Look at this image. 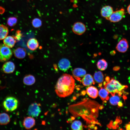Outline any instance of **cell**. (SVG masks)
Returning <instances> with one entry per match:
<instances>
[{
    "label": "cell",
    "mask_w": 130,
    "mask_h": 130,
    "mask_svg": "<svg viewBox=\"0 0 130 130\" xmlns=\"http://www.w3.org/2000/svg\"><path fill=\"white\" fill-rule=\"evenodd\" d=\"M39 46L38 41L35 38L30 39L27 42V47L32 51H34L36 50L39 47Z\"/></svg>",
    "instance_id": "cell-17"
},
{
    "label": "cell",
    "mask_w": 130,
    "mask_h": 130,
    "mask_svg": "<svg viewBox=\"0 0 130 130\" xmlns=\"http://www.w3.org/2000/svg\"><path fill=\"white\" fill-rule=\"evenodd\" d=\"M120 69V67L119 66H116L113 68V70L115 71H117L118 70Z\"/></svg>",
    "instance_id": "cell-31"
},
{
    "label": "cell",
    "mask_w": 130,
    "mask_h": 130,
    "mask_svg": "<svg viewBox=\"0 0 130 130\" xmlns=\"http://www.w3.org/2000/svg\"><path fill=\"white\" fill-rule=\"evenodd\" d=\"M127 11L129 14L130 15V4L127 7Z\"/></svg>",
    "instance_id": "cell-32"
},
{
    "label": "cell",
    "mask_w": 130,
    "mask_h": 130,
    "mask_svg": "<svg viewBox=\"0 0 130 130\" xmlns=\"http://www.w3.org/2000/svg\"><path fill=\"white\" fill-rule=\"evenodd\" d=\"M18 104V101L16 98L12 97H9L5 99L3 105L7 111H12L17 108Z\"/></svg>",
    "instance_id": "cell-4"
},
{
    "label": "cell",
    "mask_w": 130,
    "mask_h": 130,
    "mask_svg": "<svg viewBox=\"0 0 130 130\" xmlns=\"http://www.w3.org/2000/svg\"><path fill=\"white\" fill-rule=\"evenodd\" d=\"M23 36L21 31L20 30H17L16 31L15 35L13 36L16 41H18L21 39Z\"/></svg>",
    "instance_id": "cell-30"
},
{
    "label": "cell",
    "mask_w": 130,
    "mask_h": 130,
    "mask_svg": "<svg viewBox=\"0 0 130 130\" xmlns=\"http://www.w3.org/2000/svg\"><path fill=\"white\" fill-rule=\"evenodd\" d=\"M10 117L8 114L5 112L0 113V125H6L10 122Z\"/></svg>",
    "instance_id": "cell-21"
},
{
    "label": "cell",
    "mask_w": 130,
    "mask_h": 130,
    "mask_svg": "<svg viewBox=\"0 0 130 130\" xmlns=\"http://www.w3.org/2000/svg\"><path fill=\"white\" fill-rule=\"evenodd\" d=\"M13 52L15 56L20 59L24 58L26 55L25 49L21 47H18L15 49Z\"/></svg>",
    "instance_id": "cell-16"
},
{
    "label": "cell",
    "mask_w": 130,
    "mask_h": 130,
    "mask_svg": "<svg viewBox=\"0 0 130 130\" xmlns=\"http://www.w3.org/2000/svg\"><path fill=\"white\" fill-rule=\"evenodd\" d=\"M35 82V77L31 75L26 76L23 79L24 84L27 85H31L34 84Z\"/></svg>",
    "instance_id": "cell-22"
},
{
    "label": "cell",
    "mask_w": 130,
    "mask_h": 130,
    "mask_svg": "<svg viewBox=\"0 0 130 130\" xmlns=\"http://www.w3.org/2000/svg\"><path fill=\"white\" fill-rule=\"evenodd\" d=\"M126 128L127 130H130V124H128L126 126Z\"/></svg>",
    "instance_id": "cell-33"
},
{
    "label": "cell",
    "mask_w": 130,
    "mask_h": 130,
    "mask_svg": "<svg viewBox=\"0 0 130 130\" xmlns=\"http://www.w3.org/2000/svg\"><path fill=\"white\" fill-rule=\"evenodd\" d=\"M2 68L4 72L9 74L12 73L14 71L15 66L13 62L10 61H7L3 64Z\"/></svg>",
    "instance_id": "cell-13"
},
{
    "label": "cell",
    "mask_w": 130,
    "mask_h": 130,
    "mask_svg": "<svg viewBox=\"0 0 130 130\" xmlns=\"http://www.w3.org/2000/svg\"><path fill=\"white\" fill-rule=\"evenodd\" d=\"M17 21V18L15 17H12L9 18L7 20V25L9 26L13 27L14 26Z\"/></svg>",
    "instance_id": "cell-28"
},
{
    "label": "cell",
    "mask_w": 130,
    "mask_h": 130,
    "mask_svg": "<svg viewBox=\"0 0 130 130\" xmlns=\"http://www.w3.org/2000/svg\"><path fill=\"white\" fill-rule=\"evenodd\" d=\"M120 96L116 95L112 96L110 98V104L114 105H118L121 107L122 106L123 104L121 101Z\"/></svg>",
    "instance_id": "cell-19"
},
{
    "label": "cell",
    "mask_w": 130,
    "mask_h": 130,
    "mask_svg": "<svg viewBox=\"0 0 130 130\" xmlns=\"http://www.w3.org/2000/svg\"><path fill=\"white\" fill-rule=\"evenodd\" d=\"M100 106L97 102L87 98L69 105L68 109L74 117H81L87 124H95L98 123Z\"/></svg>",
    "instance_id": "cell-1"
},
{
    "label": "cell",
    "mask_w": 130,
    "mask_h": 130,
    "mask_svg": "<svg viewBox=\"0 0 130 130\" xmlns=\"http://www.w3.org/2000/svg\"><path fill=\"white\" fill-rule=\"evenodd\" d=\"M113 12V8L109 5H105L101 9L100 14L102 17L108 20L109 19Z\"/></svg>",
    "instance_id": "cell-10"
},
{
    "label": "cell",
    "mask_w": 130,
    "mask_h": 130,
    "mask_svg": "<svg viewBox=\"0 0 130 130\" xmlns=\"http://www.w3.org/2000/svg\"><path fill=\"white\" fill-rule=\"evenodd\" d=\"M109 92L104 88L101 87L98 92V95L102 100H108L109 98Z\"/></svg>",
    "instance_id": "cell-24"
},
{
    "label": "cell",
    "mask_w": 130,
    "mask_h": 130,
    "mask_svg": "<svg viewBox=\"0 0 130 130\" xmlns=\"http://www.w3.org/2000/svg\"><path fill=\"white\" fill-rule=\"evenodd\" d=\"M72 30L75 34L81 35L85 32L86 28L85 25L81 22H77L75 23L72 27Z\"/></svg>",
    "instance_id": "cell-8"
},
{
    "label": "cell",
    "mask_w": 130,
    "mask_h": 130,
    "mask_svg": "<svg viewBox=\"0 0 130 130\" xmlns=\"http://www.w3.org/2000/svg\"><path fill=\"white\" fill-rule=\"evenodd\" d=\"M16 41L13 36H7L4 39L3 42L4 44L6 47L12 48L14 46Z\"/></svg>",
    "instance_id": "cell-18"
},
{
    "label": "cell",
    "mask_w": 130,
    "mask_h": 130,
    "mask_svg": "<svg viewBox=\"0 0 130 130\" xmlns=\"http://www.w3.org/2000/svg\"><path fill=\"white\" fill-rule=\"evenodd\" d=\"M33 26L35 28L40 27L42 25V21L41 20L38 18H35L32 20V22Z\"/></svg>",
    "instance_id": "cell-29"
},
{
    "label": "cell",
    "mask_w": 130,
    "mask_h": 130,
    "mask_svg": "<svg viewBox=\"0 0 130 130\" xmlns=\"http://www.w3.org/2000/svg\"><path fill=\"white\" fill-rule=\"evenodd\" d=\"M13 54L12 50L4 44H0V61L5 62L8 60Z\"/></svg>",
    "instance_id": "cell-5"
},
{
    "label": "cell",
    "mask_w": 130,
    "mask_h": 130,
    "mask_svg": "<svg viewBox=\"0 0 130 130\" xmlns=\"http://www.w3.org/2000/svg\"><path fill=\"white\" fill-rule=\"evenodd\" d=\"M35 119L32 117H25L23 121V125L26 129H29L33 127L35 125Z\"/></svg>",
    "instance_id": "cell-14"
},
{
    "label": "cell",
    "mask_w": 130,
    "mask_h": 130,
    "mask_svg": "<svg viewBox=\"0 0 130 130\" xmlns=\"http://www.w3.org/2000/svg\"><path fill=\"white\" fill-rule=\"evenodd\" d=\"M72 73L73 77L75 79L81 82L82 78L86 74V71L83 68H77L73 70Z\"/></svg>",
    "instance_id": "cell-9"
},
{
    "label": "cell",
    "mask_w": 130,
    "mask_h": 130,
    "mask_svg": "<svg viewBox=\"0 0 130 130\" xmlns=\"http://www.w3.org/2000/svg\"><path fill=\"white\" fill-rule=\"evenodd\" d=\"M81 82L85 86H90L95 83L92 76L89 74H86L82 78Z\"/></svg>",
    "instance_id": "cell-15"
},
{
    "label": "cell",
    "mask_w": 130,
    "mask_h": 130,
    "mask_svg": "<svg viewBox=\"0 0 130 130\" xmlns=\"http://www.w3.org/2000/svg\"><path fill=\"white\" fill-rule=\"evenodd\" d=\"M75 81L72 76L63 74L58 78L55 87V91L60 98H65L70 95L73 91Z\"/></svg>",
    "instance_id": "cell-2"
},
{
    "label": "cell",
    "mask_w": 130,
    "mask_h": 130,
    "mask_svg": "<svg viewBox=\"0 0 130 130\" xmlns=\"http://www.w3.org/2000/svg\"><path fill=\"white\" fill-rule=\"evenodd\" d=\"M93 77L95 81L97 83H101L104 80V75L100 71H98L95 72Z\"/></svg>",
    "instance_id": "cell-25"
},
{
    "label": "cell",
    "mask_w": 130,
    "mask_h": 130,
    "mask_svg": "<svg viewBox=\"0 0 130 130\" xmlns=\"http://www.w3.org/2000/svg\"><path fill=\"white\" fill-rule=\"evenodd\" d=\"M97 65L98 69L101 71L105 70L108 66V63L104 59H101L98 62Z\"/></svg>",
    "instance_id": "cell-26"
},
{
    "label": "cell",
    "mask_w": 130,
    "mask_h": 130,
    "mask_svg": "<svg viewBox=\"0 0 130 130\" xmlns=\"http://www.w3.org/2000/svg\"><path fill=\"white\" fill-rule=\"evenodd\" d=\"M86 92L90 97L93 98H95L97 97L98 92L97 89L92 86L88 87L86 89Z\"/></svg>",
    "instance_id": "cell-20"
},
{
    "label": "cell",
    "mask_w": 130,
    "mask_h": 130,
    "mask_svg": "<svg viewBox=\"0 0 130 130\" xmlns=\"http://www.w3.org/2000/svg\"><path fill=\"white\" fill-rule=\"evenodd\" d=\"M9 32L7 27L3 24L0 25V40L4 39L7 36Z\"/></svg>",
    "instance_id": "cell-23"
},
{
    "label": "cell",
    "mask_w": 130,
    "mask_h": 130,
    "mask_svg": "<svg viewBox=\"0 0 130 130\" xmlns=\"http://www.w3.org/2000/svg\"><path fill=\"white\" fill-rule=\"evenodd\" d=\"M125 14L124 9L123 8L113 11L109 17L108 20L113 23L118 22L123 19Z\"/></svg>",
    "instance_id": "cell-7"
},
{
    "label": "cell",
    "mask_w": 130,
    "mask_h": 130,
    "mask_svg": "<svg viewBox=\"0 0 130 130\" xmlns=\"http://www.w3.org/2000/svg\"><path fill=\"white\" fill-rule=\"evenodd\" d=\"M104 88L112 96L117 94L121 96L122 91L127 88V86L122 85L118 81L113 79L104 82Z\"/></svg>",
    "instance_id": "cell-3"
},
{
    "label": "cell",
    "mask_w": 130,
    "mask_h": 130,
    "mask_svg": "<svg viewBox=\"0 0 130 130\" xmlns=\"http://www.w3.org/2000/svg\"><path fill=\"white\" fill-rule=\"evenodd\" d=\"M128 47V44L127 40L124 38H123L118 43L116 48L118 52L124 53L127 51Z\"/></svg>",
    "instance_id": "cell-11"
},
{
    "label": "cell",
    "mask_w": 130,
    "mask_h": 130,
    "mask_svg": "<svg viewBox=\"0 0 130 130\" xmlns=\"http://www.w3.org/2000/svg\"><path fill=\"white\" fill-rule=\"evenodd\" d=\"M58 65L60 70L64 72L68 70L71 67L70 61L65 58L61 59L58 62Z\"/></svg>",
    "instance_id": "cell-12"
},
{
    "label": "cell",
    "mask_w": 130,
    "mask_h": 130,
    "mask_svg": "<svg viewBox=\"0 0 130 130\" xmlns=\"http://www.w3.org/2000/svg\"><path fill=\"white\" fill-rule=\"evenodd\" d=\"M1 7L0 6V9H1Z\"/></svg>",
    "instance_id": "cell-34"
},
{
    "label": "cell",
    "mask_w": 130,
    "mask_h": 130,
    "mask_svg": "<svg viewBox=\"0 0 130 130\" xmlns=\"http://www.w3.org/2000/svg\"><path fill=\"white\" fill-rule=\"evenodd\" d=\"M40 104L37 103L31 104L29 106L28 110V114L31 117H36L38 116L41 111Z\"/></svg>",
    "instance_id": "cell-6"
},
{
    "label": "cell",
    "mask_w": 130,
    "mask_h": 130,
    "mask_svg": "<svg viewBox=\"0 0 130 130\" xmlns=\"http://www.w3.org/2000/svg\"><path fill=\"white\" fill-rule=\"evenodd\" d=\"M72 129L74 130H82L83 126L82 123L79 121L76 120L74 121L71 125Z\"/></svg>",
    "instance_id": "cell-27"
}]
</instances>
